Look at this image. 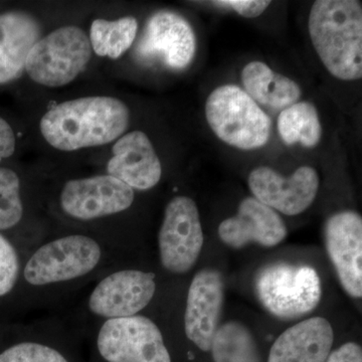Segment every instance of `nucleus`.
I'll use <instances>...</instances> for the list:
<instances>
[{"label":"nucleus","mask_w":362,"mask_h":362,"mask_svg":"<svg viewBox=\"0 0 362 362\" xmlns=\"http://www.w3.org/2000/svg\"><path fill=\"white\" fill-rule=\"evenodd\" d=\"M334 341L332 326L313 317L288 328L274 343L268 362H325Z\"/></svg>","instance_id":"obj_17"},{"label":"nucleus","mask_w":362,"mask_h":362,"mask_svg":"<svg viewBox=\"0 0 362 362\" xmlns=\"http://www.w3.org/2000/svg\"><path fill=\"white\" fill-rule=\"evenodd\" d=\"M0 362H68L59 351L39 344L25 342L14 345L0 354Z\"/></svg>","instance_id":"obj_24"},{"label":"nucleus","mask_w":362,"mask_h":362,"mask_svg":"<svg viewBox=\"0 0 362 362\" xmlns=\"http://www.w3.org/2000/svg\"><path fill=\"white\" fill-rule=\"evenodd\" d=\"M326 250L344 291L362 296V218L354 211L334 214L324 228Z\"/></svg>","instance_id":"obj_12"},{"label":"nucleus","mask_w":362,"mask_h":362,"mask_svg":"<svg viewBox=\"0 0 362 362\" xmlns=\"http://www.w3.org/2000/svg\"><path fill=\"white\" fill-rule=\"evenodd\" d=\"M87 33L78 26H63L40 37L26 59L25 71L33 81L45 87L70 84L92 58Z\"/></svg>","instance_id":"obj_5"},{"label":"nucleus","mask_w":362,"mask_h":362,"mask_svg":"<svg viewBox=\"0 0 362 362\" xmlns=\"http://www.w3.org/2000/svg\"><path fill=\"white\" fill-rule=\"evenodd\" d=\"M325 362H362V349L356 342H347L330 352Z\"/></svg>","instance_id":"obj_27"},{"label":"nucleus","mask_w":362,"mask_h":362,"mask_svg":"<svg viewBox=\"0 0 362 362\" xmlns=\"http://www.w3.org/2000/svg\"><path fill=\"white\" fill-rule=\"evenodd\" d=\"M214 362H262L256 340L246 326L230 321L220 326L211 341Z\"/></svg>","instance_id":"obj_21"},{"label":"nucleus","mask_w":362,"mask_h":362,"mask_svg":"<svg viewBox=\"0 0 362 362\" xmlns=\"http://www.w3.org/2000/svg\"><path fill=\"white\" fill-rule=\"evenodd\" d=\"M133 202L134 190L109 175L68 181L61 194L64 211L82 221L121 213Z\"/></svg>","instance_id":"obj_11"},{"label":"nucleus","mask_w":362,"mask_h":362,"mask_svg":"<svg viewBox=\"0 0 362 362\" xmlns=\"http://www.w3.org/2000/svg\"><path fill=\"white\" fill-rule=\"evenodd\" d=\"M137 33L138 23L132 16L117 21L95 20L90 30V47L98 56L118 59L134 44Z\"/></svg>","instance_id":"obj_22"},{"label":"nucleus","mask_w":362,"mask_h":362,"mask_svg":"<svg viewBox=\"0 0 362 362\" xmlns=\"http://www.w3.org/2000/svg\"><path fill=\"white\" fill-rule=\"evenodd\" d=\"M112 152L113 156L107 164L108 175L132 189H150L160 181L161 162L148 136L142 131L121 136Z\"/></svg>","instance_id":"obj_16"},{"label":"nucleus","mask_w":362,"mask_h":362,"mask_svg":"<svg viewBox=\"0 0 362 362\" xmlns=\"http://www.w3.org/2000/svg\"><path fill=\"white\" fill-rule=\"evenodd\" d=\"M40 37L42 28L30 13L0 14V85L21 77L28 54Z\"/></svg>","instance_id":"obj_18"},{"label":"nucleus","mask_w":362,"mask_h":362,"mask_svg":"<svg viewBox=\"0 0 362 362\" xmlns=\"http://www.w3.org/2000/svg\"><path fill=\"white\" fill-rule=\"evenodd\" d=\"M247 183L255 199L262 204L286 216H297L315 201L320 181L310 166H301L290 177L259 166L250 173Z\"/></svg>","instance_id":"obj_10"},{"label":"nucleus","mask_w":362,"mask_h":362,"mask_svg":"<svg viewBox=\"0 0 362 362\" xmlns=\"http://www.w3.org/2000/svg\"><path fill=\"white\" fill-rule=\"evenodd\" d=\"M16 139L13 128L0 117V162L16 151Z\"/></svg>","instance_id":"obj_28"},{"label":"nucleus","mask_w":362,"mask_h":362,"mask_svg":"<svg viewBox=\"0 0 362 362\" xmlns=\"http://www.w3.org/2000/svg\"><path fill=\"white\" fill-rule=\"evenodd\" d=\"M255 291L272 315L284 320L311 313L322 293L315 269L288 263L264 267L255 279Z\"/></svg>","instance_id":"obj_4"},{"label":"nucleus","mask_w":362,"mask_h":362,"mask_svg":"<svg viewBox=\"0 0 362 362\" xmlns=\"http://www.w3.org/2000/svg\"><path fill=\"white\" fill-rule=\"evenodd\" d=\"M204 240L197 204L187 197L171 199L158 235L162 266L171 273H187L199 259Z\"/></svg>","instance_id":"obj_9"},{"label":"nucleus","mask_w":362,"mask_h":362,"mask_svg":"<svg viewBox=\"0 0 362 362\" xmlns=\"http://www.w3.org/2000/svg\"><path fill=\"white\" fill-rule=\"evenodd\" d=\"M214 6L226 7L235 11L247 18H258L268 8L271 1L268 0H221L213 1Z\"/></svg>","instance_id":"obj_26"},{"label":"nucleus","mask_w":362,"mask_h":362,"mask_svg":"<svg viewBox=\"0 0 362 362\" xmlns=\"http://www.w3.org/2000/svg\"><path fill=\"white\" fill-rule=\"evenodd\" d=\"M308 30L326 70L342 81L362 77V6L356 0H318Z\"/></svg>","instance_id":"obj_2"},{"label":"nucleus","mask_w":362,"mask_h":362,"mask_svg":"<svg viewBox=\"0 0 362 362\" xmlns=\"http://www.w3.org/2000/svg\"><path fill=\"white\" fill-rule=\"evenodd\" d=\"M23 214L20 178L11 169L0 168V230L18 225Z\"/></svg>","instance_id":"obj_23"},{"label":"nucleus","mask_w":362,"mask_h":362,"mask_svg":"<svg viewBox=\"0 0 362 362\" xmlns=\"http://www.w3.org/2000/svg\"><path fill=\"white\" fill-rule=\"evenodd\" d=\"M97 345L108 362H171L160 330L144 316L109 319L100 330Z\"/></svg>","instance_id":"obj_7"},{"label":"nucleus","mask_w":362,"mask_h":362,"mask_svg":"<svg viewBox=\"0 0 362 362\" xmlns=\"http://www.w3.org/2000/svg\"><path fill=\"white\" fill-rule=\"evenodd\" d=\"M20 272L18 254L13 245L0 235V296L13 289Z\"/></svg>","instance_id":"obj_25"},{"label":"nucleus","mask_w":362,"mask_h":362,"mask_svg":"<svg viewBox=\"0 0 362 362\" xmlns=\"http://www.w3.org/2000/svg\"><path fill=\"white\" fill-rule=\"evenodd\" d=\"M101 259L99 245L85 235H70L40 247L26 264L25 278L42 286L82 277Z\"/></svg>","instance_id":"obj_8"},{"label":"nucleus","mask_w":362,"mask_h":362,"mask_svg":"<svg viewBox=\"0 0 362 362\" xmlns=\"http://www.w3.org/2000/svg\"><path fill=\"white\" fill-rule=\"evenodd\" d=\"M246 93L257 104L273 110H285L299 101L301 88L284 75L276 73L263 62L254 61L242 71Z\"/></svg>","instance_id":"obj_19"},{"label":"nucleus","mask_w":362,"mask_h":362,"mask_svg":"<svg viewBox=\"0 0 362 362\" xmlns=\"http://www.w3.org/2000/svg\"><path fill=\"white\" fill-rule=\"evenodd\" d=\"M225 285L218 271L204 269L194 276L188 290L185 334L202 351L211 350L220 327Z\"/></svg>","instance_id":"obj_14"},{"label":"nucleus","mask_w":362,"mask_h":362,"mask_svg":"<svg viewBox=\"0 0 362 362\" xmlns=\"http://www.w3.org/2000/svg\"><path fill=\"white\" fill-rule=\"evenodd\" d=\"M206 117L216 137L235 148H261L270 139V117L238 86L214 89L206 100Z\"/></svg>","instance_id":"obj_3"},{"label":"nucleus","mask_w":362,"mask_h":362,"mask_svg":"<svg viewBox=\"0 0 362 362\" xmlns=\"http://www.w3.org/2000/svg\"><path fill=\"white\" fill-rule=\"evenodd\" d=\"M130 111L113 97L80 98L57 105L40 120L45 141L62 151L102 146L118 140L129 127Z\"/></svg>","instance_id":"obj_1"},{"label":"nucleus","mask_w":362,"mask_h":362,"mask_svg":"<svg viewBox=\"0 0 362 362\" xmlns=\"http://www.w3.org/2000/svg\"><path fill=\"white\" fill-rule=\"evenodd\" d=\"M156 291V275L146 272H116L105 278L90 294L89 307L106 318L134 316L151 301Z\"/></svg>","instance_id":"obj_13"},{"label":"nucleus","mask_w":362,"mask_h":362,"mask_svg":"<svg viewBox=\"0 0 362 362\" xmlns=\"http://www.w3.org/2000/svg\"><path fill=\"white\" fill-rule=\"evenodd\" d=\"M278 131L286 145L301 144L307 148L320 142L322 127L315 106L309 102H297L281 112Z\"/></svg>","instance_id":"obj_20"},{"label":"nucleus","mask_w":362,"mask_h":362,"mask_svg":"<svg viewBox=\"0 0 362 362\" xmlns=\"http://www.w3.org/2000/svg\"><path fill=\"white\" fill-rule=\"evenodd\" d=\"M195 52L197 37L189 23L178 13L162 11L147 21L134 57L141 65L181 71L192 63Z\"/></svg>","instance_id":"obj_6"},{"label":"nucleus","mask_w":362,"mask_h":362,"mask_svg":"<svg viewBox=\"0 0 362 362\" xmlns=\"http://www.w3.org/2000/svg\"><path fill=\"white\" fill-rule=\"evenodd\" d=\"M218 235L226 246L240 249L251 243L275 247L287 237V226L271 207L255 197L240 202L235 216L221 221Z\"/></svg>","instance_id":"obj_15"}]
</instances>
